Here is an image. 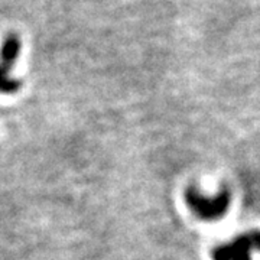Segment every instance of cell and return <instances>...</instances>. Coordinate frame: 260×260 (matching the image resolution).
Wrapping results in <instances>:
<instances>
[{"instance_id":"cell-1","label":"cell","mask_w":260,"mask_h":260,"mask_svg":"<svg viewBox=\"0 0 260 260\" xmlns=\"http://www.w3.org/2000/svg\"><path fill=\"white\" fill-rule=\"evenodd\" d=\"M20 51V41L16 35H9L5 39L2 49H0V65L6 70H10Z\"/></svg>"},{"instance_id":"cell-2","label":"cell","mask_w":260,"mask_h":260,"mask_svg":"<svg viewBox=\"0 0 260 260\" xmlns=\"http://www.w3.org/2000/svg\"><path fill=\"white\" fill-rule=\"evenodd\" d=\"M18 88V81L10 78L9 75H8V70L0 65V91L2 93H15Z\"/></svg>"}]
</instances>
